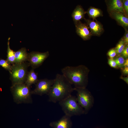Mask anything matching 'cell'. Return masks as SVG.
Wrapping results in <instances>:
<instances>
[{
    "label": "cell",
    "mask_w": 128,
    "mask_h": 128,
    "mask_svg": "<svg viewBox=\"0 0 128 128\" xmlns=\"http://www.w3.org/2000/svg\"><path fill=\"white\" fill-rule=\"evenodd\" d=\"M108 63L110 66L114 68H118L116 62L114 58H110L108 60Z\"/></svg>",
    "instance_id": "24"
},
{
    "label": "cell",
    "mask_w": 128,
    "mask_h": 128,
    "mask_svg": "<svg viewBox=\"0 0 128 128\" xmlns=\"http://www.w3.org/2000/svg\"><path fill=\"white\" fill-rule=\"evenodd\" d=\"M88 27L90 29V32L92 36H99L104 32L102 25L101 23L94 20H91L89 19H84Z\"/></svg>",
    "instance_id": "9"
},
{
    "label": "cell",
    "mask_w": 128,
    "mask_h": 128,
    "mask_svg": "<svg viewBox=\"0 0 128 128\" xmlns=\"http://www.w3.org/2000/svg\"><path fill=\"white\" fill-rule=\"evenodd\" d=\"M28 54L25 47H23L15 52V63H21L27 61Z\"/></svg>",
    "instance_id": "14"
},
{
    "label": "cell",
    "mask_w": 128,
    "mask_h": 128,
    "mask_svg": "<svg viewBox=\"0 0 128 128\" xmlns=\"http://www.w3.org/2000/svg\"><path fill=\"white\" fill-rule=\"evenodd\" d=\"M123 7L125 15L128 16V0H125L122 2Z\"/></svg>",
    "instance_id": "23"
},
{
    "label": "cell",
    "mask_w": 128,
    "mask_h": 128,
    "mask_svg": "<svg viewBox=\"0 0 128 128\" xmlns=\"http://www.w3.org/2000/svg\"><path fill=\"white\" fill-rule=\"evenodd\" d=\"M123 67H128V58L125 59Z\"/></svg>",
    "instance_id": "29"
},
{
    "label": "cell",
    "mask_w": 128,
    "mask_h": 128,
    "mask_svg": "<svg viewBox=\"0 0 128 128\" xmlns=\"http://www.w3.org/2000/svg\"><path fill=\"white\" fill-rule=\"evenodd\" d=\"M89 17L93 20L96 19V18L102 17L103 16V12L100 9L93 7L90 6L86 11Z\"/></svg>",
    "instance_id": "17"
},
{
    "label": "cell",
    "mask_w": 128,
    "mask_h": 128,
    "mask_svg": "<svg viewBox=\"0 0 128 128\" xmlns=\"http://www.w3.org/2000/svg\"><path fill=\"white\" fill-rule=\"evenodd\" d=\"M10 38V37H9L8 39L6 60L12 65L15 63V52L10 48L9 40Z\"/></svg>",
    "instance_id": "18"
},
{
    "label": "cell",
    "mask_w": 128,
    "mask_h": 128,
    "mask_svg": "<svg viewBox=\"0 0 128 128\" xmlns=\"http://www.w3.org/2000/svg\"><path fill=\"white\" fill-rule=\"evenodd\" d=\"M121 69V72L122 76H125L128 75V67H123Z\"/></svg>",
    "instance_id": "27"
},
{
    "label": "cell",
    "mask_w": 128,
    "mask_h": 128,
    "mask_svg": "<svg viewBox=\"0 0 128 128\" xmlns=\"http://www.w3.org/2000/svg\"><path fill=\"white\" fill-rule=\"evenodd\" d=\"M74 89L77 92L76 97L78 104L84 110L85 114H87L94 104L93 96L86 88L74 87Z\"/></svg>",
    "instance_id": "6"
},
{
    "label": "cell",
    "mask_w": 128,
    "mask_h": 128,
    "mask_svg": "<svg viewBox=\"0 0 128 128\" xmlns=\"http://www.w3.org/2000/svg\"><path fill=\"white\" fill-rule=\"evenodd\" d=\"M0 66L10 73L11 70L12 65L6 59H0Z\"/></svg>",
    "instance_id": "21"
},
{
    "label": "cell",
    "mask_w": 128,
    "mask_h": 128,
    "mask_svg": "<svg viewBox=\"0 0 128 128\" xmlns=\"http://www.w3.org/2000/svg\"><path fill=\"white\" fill-rule=\"evenodd\" d=\"M29 66V63L26 62L12 65L9 73L12 85L25 83L28 72L27 68Z\"/></svg>",
    "instance_id": "5"
},
{
    "label": "cell",
    "mask_w": 128,
    "mask_h": 128,
    "mask_svg": "<svg viewBox=\"0 0 128 128\" xmlns=\"http://www.w3.org/2000/svg\"><path fill=\"white\" fill-rule=\"evenodd\" d=\"M74 91L72 85L62 74H57L48 94L49 101L56 103L71 95Z\"/></svg>",
    "instance_id": "2"
},
{
    "label": "cell",
    "mask_w": 128,
    "mask_h": 128,
    "mask_svg": "<svg viewBox=\"0 0 128 128\" xmlns=\"http://www.w3.org/2000/svg\"><path fill=\"white\" fill-rule=\"evenodd\" d=\"M54 79L47 78L38 80L35 84V89L31 91L32 94L41 96L44 94L48 95L53 85Z\"/></svg>",
    "instance_id": "8"
},
{
    "label": "cell",
    "mask_w": 128,
    "mask_h": 128,
    "mask_svg": "<svg viewBox=\"0 0 128 128\" xmlns=\"http://www.w3.org/2000/svg\"><path fill=\"white\" fill-rule=\"evenodd\" d=\"M105 2L108 13L112 12H116L121 13L125 15L121 0H105Z\"/></svg>",
    "instance_id": "12"
},
{
    "label": "cell",
    "mask_w": 128,
    "mask_h": 128,
    "mask_svg": "<svg viewBox=\"0 0 128 128\" xmlns=\"http://www.w3.org/2000/svg\"><path fill=\"white\" fill-rule=\"evenodd\" d=\"M120 79L125 82L126 83L128 84V76H121L120 77Z\"/></svg>",
    "instance_id": "28"
},
{
    "label": "cell",
    "mask_w": 128,
    "mask_h": 128,
    "mask_svg": "<svg viewBox=\"0 0 128 128\" xmlns=\"http://www.w3.org/2000/svg\"><path fill=\"white\" fill-rule=\"evenodd\" d=\"M77 34L84 41L88 40L92 35L89 28L86 23H83L80 21L75 24Z\"/></svg>",
    "instance_id": "11"
},
{
    "label": "cell",
    "mask_w": 128,
    "mask_h": 128,
    "mask_svg": "<svg viewBox=\"0 0 128 128\" xmlns=\"http://www.w3.org/2000/svg\"><path fill=\"white\" fill-rule=\"evenodd\" d=\"M59 103L65 114L71 117L85 114L84 110L78 104L75 96L71 95Z\"/></svg>",
    "instance_id": "4"
},
{
    "label": "cell",
    "mask_w": 128,
    "mask_h": 128,
    "mask_svg": "<svg viewBox=\"0 0 128 128\" xmlns=\"http://www.w3.org/2000/svg\"><path fill=\"white\" fill-rule=\"evenodd\" d=\"M82 7L80 5H78L73 11L72 16L74 24L84 19L85 15L86 14Z\"/></svg>",
    "instance_id": "15"
},
{
    "label": "cell",
    "mask_w": 128,
    "mask_h": 128,
    "mask_svg": "<svg viewBox=\"0 0 128 128\" xmlns=\"http://www.w3.org/2000/svg\"><path fill=\"white\" fill-rule=\"evenodd\" d=\"M38 73L35 72L34 69H32L28 72L25 83L27 85L31 86L32 84H35L37 82Z\"/></svg>",
    "instance_id": "16"
},
{
    "label": "cell",
    "mask_w": 128,
    "mask_h": 128,
    "mask_svg": "<svg viewBox=\"0 0 128 128\" xmlns=\"http://www.w3.org/2000/svg\"><path fill=\"white\" fill-rule=\"evenodd\" d=\"M10 90L14 101L16 104L32 103L30 87L24 83L12 85Z\"/></svg>",
    "instance_id": "3"
},
{
    "label": "cell",
    "mask_w": 128,
    "mask_h": 128,
    "mask_svg": "<svg viewBox=\"0 0 128 128\" xmlns=\"http://www.w3.org/2000/svg\"><path fill=\"white\" fill-rule=\"evenodd\" d=\"M110 17L114 19L117 24L124 29L128 28V18L123 13L116 12L109 13Z\"/></svg>",
    "instance_id": "13"
},
{
    "label": "cell",
    "mask_w": 128,
    "mask_h": 128,
    "mask_svg": "<svg viewBox=\"0 0 128 128\" xmlns=\"http://www.w3.org/2000/svg\"><path fill=\"white\" fill-rule=\"evenodd\" d=\"M107 55L110 58H114L117 55L115 48L110 50L108 52Z\"/></svg>",
    "instance_id": "22"
},
{
    "label": "cell",
    "mask_w": 128,
    "mask_h": 128,
    "mask_svg": "<svg viewBox=\"0 0 128 128\" xmlns=\"http://www.w3.org/2000/svg\"><path fill=\"white\" fill-rule=\"evenodd\" d=\"M126 45L122 37L119 41L115 48L117 52V55H121Z\"/></svg>",
    "instance_id": "19"
},
{
    "label": "cell",
    "mask_w": 128,
    "mask_h": 128,
    "mask_svg": "<svg viewBox=\"0 0 128 128\" xmlns=\"http://www.w3.org/2000/svg\"><path fill=\"white\" fill-rule=\"evenodd\" d=\"M71 117L65 114L59 120L50 122L49 126L53 128H71L73 123Z\"/></svg>",
    "instance_id": "10"
},
{
    "label": "cell",
    "mask_w": 128,
    "mask_h": 128,
    "mask_svg": "<svg viewBox=\"0 0 128 128\" xmlns=\"http://www.w3.org/2000/svg\"><path fill=\"white\" fill-rule=\"evenodd\" d=\"M121 55L125 59L128 58V44L125 45Z\"/></svg>",
    "instance_id": "25"
},
{
    "label": "cell",
    "mask_w": 128,
    "mask_h": 128,
    "mask_svg": "<svg viewBox=\"0 0 128 128\" xmlns=\"http://www.w3.org/2000/svg\"><path fill=\"white\" fill-rule=\"evenodd\" d=\"M122 0V2L123 1H124L125 0Z\"/></svg>",
    "instance_id": "30"
},
{
    "label": "cell",
    "mask_w": 128,
    "mask_h": 128,
    "mask_svg": "<svg viewBox=\"0 0 128 128\" xmlns=\"http://www.w3.org/2000/svg\"><path fill=\"white\" fill-rule=\"evenodd\" d=\"M114 58L116 62L118 68H122L125 59L121 55H117Z\"/></svg>",
    "instance_id": "20"
},
{
    "label": "cell",
    "mask_w": 128,
    "mask_h": 128,
    "mask_svg": "<svg viewBox=\"0 0 128 128\" xmlns=\"http://www.w3.org/2000/svg\"><path fill=\"white\" fill-rule=\"evenodd\" d=\"M62 74L75 87L86 88L88 82L89 69L81 65L76 66H66L61 69Z\"/></svg>",
    "instance_id": "1"
},
{
    "label": "cell",
    "mask_w": 128,
    "mask_h": 128,
    "mask_svg": "<svg viewBox=\"0 0 128 128\" xmlns=\"http://www.w3.org/2000/svg\"><path fill=\"white\" fill-rule=\"evenodd\" d=\"M49 55L48 51L44 52L32 51L28 53L27 61L32 69H34L41 65Z\"/></svg>",
    "instance_id": "7"
},
{
    "label": "cell",
    "mask_w": 128,
    "mask_h": 128,
    "mask_svg": "<svg viewBox=\"0 0 128 128\" xmlns=\"http://www.w3.org/2000/svg\"><path fill=\"white\" fill-rule=\"evenodd\" d=\"M125 32L123 37H122L124 40L125 44H128V30L125 29Z\"/></svg>",
    "instance_id": "26"
}]
</instances>
